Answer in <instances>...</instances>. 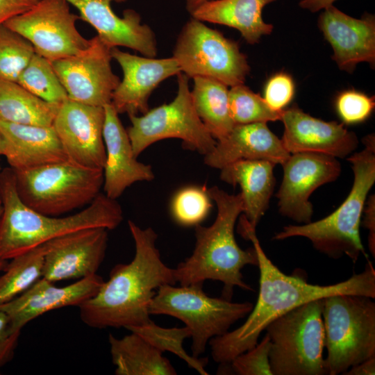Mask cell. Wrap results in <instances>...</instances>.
<instances>
[{"instance_id":"obj_1","label":"cell","mask_w":375,"mask_h":375,"mask_svg":"<svg viewBox=\"0 0 375 375\" xmlns=\"http://www.w3.org/2000/svg\"><path fill=\"white\" fill-rule=\"evenodd\" d=\"M239 231L252 242L257 255L258 295L241 326L209 341L212 358L216 362L230 363L235 357L257 344L261 333L273 320L303 303L342 294L375 298V269L369 260L362 272L345 281L325 285L312 284L300 276L285 274L272 262L260 244L256 228L243 215L240 218Z\"/></svg>"},{"instance_id":"obj_2","label":"cell","mask_w":375,"mask_h":375,"mask_svg":"<svg viewBox=\"0 0 375 375\" xmlns=\"http://www.w3.org/2000/svg\"><path fill=\"white\" fill-rule=\"evenodd\" d=\"M128 225L135 242L133 259L114 266L97 294L78 306L81 319L91 328L128 330L146 324L151 320L149 306L156 290L177 283L175 269L161 258L155 231L131 220Z\"/></svg>"},{"instance_id":"obj_3","label":"cell","mask_w":375,"mask_h":375,"mask_svg":"<svg viewBox=\"0 0 375 375\" xmlns=\"http://www.w3.org/2000/svg\"><path fill=\"white\" fill-rule=\"evenodd\" d=\"M0 259L5 261L69 233L95 227L112 230L123 220L119 203L101 192L86 208L71 215L37 212L19 197L10 167L0 171Z\"/></svg>"},{"instance_id":"obj_4","label":"cell","mask_w":375,"mask_h":375,"mask_svg":"<svg viewBox=\"0 0 375 375\" xmlns=\"http://www.w3.org/2000/svg\"><path fill=\"white\" fill-rule=\"evenodd\" d=\"M207 192L217 205V217L209 226H195L194 251L174 269L175 276L181 285L221 281L222 297L231 300L235 287L253 290L244 281L241 271L247 265L258 267V258L253 247L244 250L235 240V224L243 212L240 193L229 194L217 186Z\"/></svg>"},{"instance_id":"obj_5","label":"cell","mask_w":375,"mask_h":375,"mask_svg":"<svg viewBox=\"0 0 375 375\" xmlns=\"http://www.w3.org/2000/svg\"><path fill=\"white\" fill-rule=\"evenodd\" d=\"M364 149L348 158L354 174L351 190L342 203L326 217L301 225H288L273 240L303 237L313 247L329 258L347 256L356 262L366 253L360 235V226L367 196L375 182V138L362 139Z\"/></svg>"},{"instance_id":"obj_6","label":"cell","mask_w":375,"mask_h":375,"mask_svg":"<svg viewBox=\"0 0 375 375\" xmlns=\"http://www.w3.org/2000/svg\"><path fill=\"white\" fill-rule=\"evenodd\" d=\"M323 299L303 303L273 320L270 340L272 375H325Z\"/></svg>"},{"instance_id":"obj_7","label":"cell","mask_w":375,"mask_h":375,"mask_svg":"<svg viewBox=\"0 0 375 375\" xmlns=\"http://www.w3.org/2000/svg\"><path fill=\"white\" fill-rule=\"evenodd\" d=\"M350 294L323 299L322 318L328 375L344 374L351 367L375 357V302Z\"/></svg>"},{"instance_id":"obj_8","label":"cell","mask_w":375,"mask_h":375,"mask_svg":"<svg viewBox=\"0 0 375 375\" xmlns=\"http://www.w3.org/2000/svg\"><path fill=\"white\" fill-rule=\"evenodd\" d=\"M253 306L248 301L211 297L203 292V284L180 287L165 284L156 290L149 312L150 315H169L184 322L191 332L192 356L199 357L212 338L228 332L233 324L249 315Z\"/></svg>"},{"instance_id":"obj_9","label":"cell","mask_w":375,"mask_h":375,"mask_svg":"<svg viewBox=\"0 0 375 375\" xmlns=\"http://www.w3.org/2000/svg\"><path fill=\"white\" fill-rule=\"evenodd\" d=\"M13 172L21 200L51 216L88 206L101 193L103 184L102 169L83 167L68 160Z\"/></svg>"},{"instance_id":"obj_10","label":"cell","mask_w":375,"mask_h":375,"mask_svg":"<svg viewBox=\"0 0 375 375\" xmlns=\"http://www.w3.org/2000/svg\"><path fill=\"white\" fill-rule=\"evenodd\" d=\"M172 57L189 78H210L228 87L244 84L250 72L238 42L194 17L178 34Z\"/></svg>"},{"instance_id":"obj_11","label":"cell","mask_w":375,"mask_h":375,"mask_svg":"<svg viewBox=\"0 0 375 375\" xmlns=\"http://www.w3.org/2000/svg\"><path fill=\"white\" fill-rule=\"evenodd\" d=\"M178 90L172 101L142 115H128L131 125L126 130L134 156L149 146L167 138L183 140L188 148L205 156L216 144V140L198 116L191 97L189 77L183 72L177 75Z\"/></svg>"},{"instance_id":"obj_12","label":"cell","mask_w":375,"mask_h":375,"mask_svg":"<svg viewBox=\"0 0 375 375\" xmlns=\"http://www.w3.org/2000/svg\"><path fill=\"white\" fill-rule=\"evenodd\" d=\"M78 15L66 0H40L31 9L4 24L33 45L35 52L53 62L79 54L91 44L76 28Z\"/></svg>"},{"instance_id":"obj_13","label":"cell","mask_w":375,"mask_h":375,"mask_svg":"<svg viewBox=\"0 0 375 375\" xmlns=\"http://www.w3.org/2000/svg\"><path fill=\"white\" fill-rule=\"evenodd\" d=\"M83 52L52 62L71 101L92 106L110 103L120 81L111 67V49L96 35Z\"/></svg>"},{"instance_id":"obj_14","label":"cell","mask_w":375,"mask_h":375,"mask_svg":"<svg viewBox=\"0 0 375 375\" xmlns=\"http://www.w3.org/2000/svg\"><path fill=\"white\" fill-rule=\"evenodd\" d=\"M283 180L276 194L279 212L297 223L311 222L310 196L319 186L335 181L341 166L336 158L319 153H291L281 165Z\"/></svg>"},{"instance_id":"obj_15","label":"cell","mask_w":375,"mask_h":375,"mask_svg":"<svg viewBox=\"0 0 375 375\" xmlns=\"http://www.w3.org/2000/svg\"><path fill=\"white\" fill-rule=\"evenodd\" d=\"M103 107L67 99L61 103L53 122L68 161L78 166L103 169L106 148Z\"/></svg>"},{"instance_id":"obj_16","label":"cell","mask_w":375,"mask_h":375,"mask_svg":"<svg viewBox=\"0 0 375 375\" xmlns=\"http://www.w3.org/2000/svg\"><path fill=\"white\" fill-rule=\"evenodd\" d=\"M108 229L78 230L44 244L42 277L55 283L96 274L105 258Z\"/></svg>"},{"instance_id":"obj_17","label":"cell","mask_w":375,"mask_h":375,"mask_svg":"<svg viewBox=\"0 0 375 375\" xmlns=\"http://www.w3.org/2000/svg\"><path fill=\"white\" fill-rule=\"evenodd\" d=\"M111 55L123 72V78L113 92L110 103L118 114L146 113L152 92L161 82L181 72L173 57L139 56L117 47L111 49Z\"/></svg>"},{"instance_id":"obj_18","label":"cell","mask_w":375,"mask_h":375,"mask_svg":"<svg viewBox=\"0 0 375 375\" xmlns=\"http://www.w3.org/2000/svg\"><path fill=\"white\" fill-rule=\"evenodd\" d=\"M79 12V17L97 32V36L110 49L125 47L138 51L144 56L157 55V41L153 31L141 22L140 14L126 9L123 17L116 15L112 2L127 0H66Z\"/></svg>"},{"instance_id":"obj_19","label":"cell","mask_w":375,"mask_h":375,"mask_svg":"<svg viewBox=\"0 0 375 375\" xmlns=\"http://www.w3.org/2000/svg\"><path fill=\"white\" fill-rule=\"evenodd\" d=\"M281 141L288 153L312 152L344 158L358 145L356 135L337 122H325L304 112L297 106L283 110Z\"/></svg>"},{"instance_id":"obj_20","label":"cell","mask_w":375,"mask_h":375,"mask_svg":"<svg viewBox=\"0 0 375 375\" xmlns=\"http://www.w3.org/2000/svg\"><path fill=\"white\" fill-rule=\"evenodd\" d=\"M317 25L331 44L332 58L340 69L352 72L367 62L375 64V18L367 13L360 19L343 12L333 5L322 10Z\"/></svg>"},{"instance_id":"obj_21","label":"cell","mask_w":375,"mask_h":375,"mask_svg":"<svg viewBox=\"0 0 375 375\" xmlns=\"http://www.w3.org/2000/svg\"><path fill=\"white\" fill-rule=\"evenodd\" d=\"M104 282L97 274L78 279L65 287L41 277L23 293L0 306L8 316L11 327L21 332L33 319L51 310L79 306L97 294Z\"/></svg>"},{"instance_id":"obj_22","label":"cell","mask_w":375,"mask_h":375,"mask_svg":"<svg viewBox=\"0 0 375 375\" xmlns=\"http://www.w3.org/2000/svg\"><path fill=\"white\" fill-rule=\"evenodd\" d=\"M103 108L106 162L103 188L107 197L117 199L133 183L151 181L155 176L151 167L138 161L134 156L127 131L114 107L108 103Z\"/></svg>"},{"instance_id":"obj_23","label":"cell","mask_w":375,"mask_h":375,"mask_svg":"<svg viewBox=\"0 0 375 375\" xmlns=\"http://www.w3.org/2000/svg\"><path fill=\"white\" fill-rule=\"evenodd\" d=\"M290 155L267 123L236 124L204 156L206 165L221 169L239 160H263L282 165Z\"/></svg>"},{"instance_id":"obj_24","label":"cell","mask_w":375,"mask_h":375,"mask_svg":"<svg viewBox=\"0 0 375 375\" xmlns=\"http://www.w3.org/2000/svg\"><path fill=\"white\" fill-rule=\"evenodd\" d=\"M0 131L6 142L3 156L14 171L67 160L52 126L21 124L0 119Z\"/></svg>"},{"instance_id":"obj_25","label":"cell","mask_w":375,"mask_h":375,"mask_svg":"<svg viewBox=\"0 0 375 375\" xmlns=\"http://www.w3.org/2000/svg\"><path fill=\"white\" fill-rule=\"evenodd\" d=\"M275 164L267 160H239L221 168L220 178L241 188L243 215L256 228L268 209L276 181Z\"/></svg>"},{"instance_id":"obj_26","label":"cell","mask_w":375,"mask_h":375,"mask_svg":"<svg viewBox=\"0 0 375 375\" xmlns=\"http://www.w3.org/2000/svg\"><path fill=\"white\" fill-rule=\"evenodd\" d=\"M274 1L212 0L197 7L190 15L203 22L234 28L247 42L253 44L273 31V25L266 23L262 14L264 7Z\"/></svg>"},{"instance_id":"obj_27","label":"cell","mask_w":375,"mask_h":375,"mask_svg":"<svg viewBox=\"0 0 375 375\" xmlns=\"http://www.w3.org/2000/svg\"><path fill=\"white\" fill-rule=\"evenodd\" d=\"M121 338L108 335L110 350L116 375H176L169 360L138 334Z\"/></svg>"},{"instance_id":"obj_28","label":"cell","mask_w":375,"mask_h":375,"mask_svg":"<svg viewBox=\"0 0 375 375\" xmlns=\"http://www.w3.org/2000/svg\"><path fill=\"white\" fill-rule=\"evenodd\" d=\"M60 105L40 99L17 82L0 79V119L3 121L51 126Z\"/></svg>"},{"instance_id":"obj_29","label":"cell","mask_w":375,"mask_h":375,"mask_svg":"<svg viewBox=\"0 0 375 375\" xmlns=\"http://www.w3.org/2000/svg\"><path fill=\"white\" fill-rule=\"evenodd\" d=\"M191 97L194 109L210 133L217 140L235 125L228 106V86L215 79L197 76Z\"/></svg>"},{"instance_id":"obj_30","label":"cell","mask_w":375,"mask_h":375,"mask_svg":"<svg viewBox=\"0 0 375 375\" xmlns=\"http://www.w3.org/2000/svg\"><path fill=\"white\" fill-rule=\"evenodd\" d=\"M44 244L11 259L0 276V306L23 293L42 277Z\"/></svg>"},{"instance_id":"obj_31","label":"cell","mask_w":375,"mask_h":375,"mask_svg":"<svg viewBox=\"0 0 375 375\" xmlns=\"http://www.w3.org/2000/svg\"><path fill=\"white\" fill-rule=\"evenodd\" d=\"M17 82L47 102L60 104L69 99L52 62L36 53L22 72Z\"/></svg>"},{"instance_id":"obj_32","label":"cell","mask_w":375,"mask_h":375,"mask_svg":"<svg viewBox=\"0 0 375 375\" xmlns=\"http://www.w3.org/2000/svg\"><path fill=\"white\" fill-rule=\"evenodd\" d=\"M128 331L138 334L161 352L169 351L176 355L201 375L208 374L205 369L208 359L190 356L183 347L184 340L191 336L187 326L163 328L151 320L144 325L129 328Z\"/></svg>"},{"instance_id":"obj_33","label":"cell","mask_w":375,"mask_h":375,"mask_svg":"<svg viewBox=\"0 0 375 375\" xmlns=\"http://www.w3.org/2000/svg\"><path fill=\"white\" fill-rule=\"evenodd\" d=\"M228 106L235 125L281 120L283 111L271 108L263 97L244 84L228 90Z\"/></svg>"},{"instance_id":"obj_34","label":"cell","mask_w":375,"mask_h":375,"mask_svg":"<svg viewBox=\"0 0 375 375\" xmlns=\"http://www.w3.org/2000/svg\"><path fill=\"white\" fill-rule=\"evenodd\" d=\"M35 53L28 40L0 24V79L17 82Z\"/></svg>"},{"instance_id":"obj_35","label":"cell","mask_w":375,"mask_h":375,"mask_svg":"<svg viewBox=\"0 0 375 375\" xmlns=\"http://www.w3.org/2000/svg\"><path fill=\"white\" fill-rule=\"evenodd\" d=\"M211 199L206 190L188 186L181 189L173 197L171 213L174 219L182 226H196L208 215Z\"/></svg>"},{"instance_id":"obj_36","label":"cell","mask_w":375,"mask_h":375,"mask_svg":"<svg viewBox=\"0 0 375 375\" xmlns=\"http://www.w3.org/2000/svg\"><path fill=\"white\" fill-rule=\"evenodd\" d=\"M270 340L265 333L260 342L235 357L230 363L231 371L238 375H272L269 365Z\"/></svg>"},{"instance_id":"obj_37","label":"cell","mask_w":375,"mask_h":375,"mask_svg":"<svg viewBox=\"0 0 375 375\" xmlns=\"http://www.w3.org/2000/svg\"><path fill=\"white\" fill-rule=\"evenodd\" d=\"M374 106V97L354 90L342 92L335 100L336 111L347 124H358L366 120L372 114Z\"/></svg>"},{"instance_id":"obj_38","label":"cell","mask_w":375,"mask_h":375,"mask_svg":"<svg viewBox=\"0 0 375 375\" xmlns=\"http://www.w3.org/2000/svg\"><path fill=\"white\" fill-rule=\"evenodd\" d=\"M295 86L292 77L285 73H278L267 82L263 99L274 110H282L292 101Z\"/></svg>"},{"instance_id":"obj_39","label":"cell","mask_w":375,"mask_h":375,"mask_svg":"<svg viewBox=\"0 0 375 375\" xmlns=\"http://www.w3.org/2000/svg\"><path fill=\"white\" fill-rule=\"evenodd\" d=\"M20 333L12 328L8 315L0 310V369L12 359Z\"/></svg>"},{"instance_id":"obj_40","label":"cell","mask_w":375,"mask_h":375,"mask_svg":"<svg viewBox=\"0 0 375 375\" xmlns=\"http://www.w3.org/2000/svg\"><path fill=\"white\" fill-rule=\"evenodd\" d=\"M40 0H0V24L33 8Z\"/></svg>"},{"instance_id":"obj_41","label":"cell","mask_w":375,"mask_h":375,"mask_svg":"<svg viewBox=\"0 0 375 375\" xmlns=\"http://www.w3.org/2000/svg\"><path fill=\"white\" fill-rule=\"evenodd\" d=\"M363 209V217L361 219L360 226L367 229L368 247L373 257L375 256V197L374 194L370 195L366 201Z\"/></svg>"},{"instance_id":"obj_42","label":"cell","mask_w":375,"mask_h":375,"mask_svg":"<svg viewBox=\"0 0 375 375\" xmlns=\"http://www.w3.org/2000/svg\"><path fill=\"white\" fill-rule=\"evenodd\" d=\"M344 375H374L375 374V357L370 358L351 367Z\"/></svg>"},{"instance_id":"obj_43","label":"cell","mask_w":375,"mask_h":375,"mask_svg":"<svg viewBox=\"0 0 375 375\" xmlns=\"http://www.w3.org/2000/svg\"><path fill=\"white\" fill-rule=\"evenodd\" d=\"M335 1L337 0H301L299 5L303 9L316 12L333 5Z\"/></svg>"},{"instance_id":"obj_44","label":"cell","mask_w":375,"mask_h":375,"mask_svg":"<svg viewBox=\"0 0 375 375\" xmlns=\"http://www.w3.org/2000/svg\"><path fill=\"white\" fill-rule=\"evenodd\" d=\"M187 10L191 13L201 4L212 0H184Z\"/></svg>"},{"instance_id":"obj_45","label":"cell","mask_w":375,"mask_h":375,"mask_svg":"<svg viewBox=\"0 0 375 375\" xmlns=\"http://www.w3.org/2000/svg\"><path fill=\"white\" fill-rule=\"evenodd\" d=\"M6 148V142L3 135L0 131V156H3L4 151ZM1 167L0 165V171L1 170Z\"/></svg>"},{"instance_id":"obj_46","label":"cell","mask_w":375,"mask_h":375,"mask_svg":"<svg viewBox=\"0 0 375 375\" xmlns=\"http://www.w3.org/2000/svg\"><path fill=\"white\" fill-rule=\"evenodd\" d=\"M1 212H2V204H1V202L0 201V216L1 215ZM6 265V261L0 259V270L1 269L3 270Z\"/></svg>"}]
</instances>
